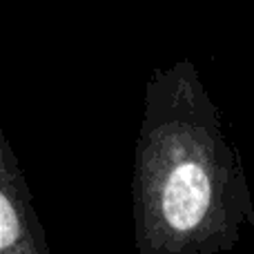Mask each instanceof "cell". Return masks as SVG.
Wrapping results in <instances>:
<instances>
[{
    "label": "cell",
    "instance_id": "cell-1",
    "mask_svg": "<svg viewBox=\"0 0 254 254\" xmlns=\"http://www.w3.org/2000/svg\"><path fill=\"white\" fill-rule=\"evenodd\" d=\"M134 214L140 254H212L230 248L250 194L196 67L154 71L136 147Z\"/></svg>",
    "mask_w": 254,
    "mask_h": 254
},
{
    "label": "cell",
    "instance_id": "cell-2",
    "mask_svg": "<svg viewBox=\"0 0 254 254\" xmlns=\"http://www.w3.org/2000/svg\"><path fill=\"white\" fill-rule=\"evenodd\" d=\"M0 174V254H49L22 172L7 140H2Z\"/></svg>",
    "mask_w": 254,
    "mask_h": 254
}]
</instances>
